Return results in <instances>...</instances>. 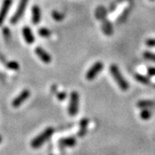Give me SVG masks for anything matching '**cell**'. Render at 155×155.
<instances>
[{"label":"cell","instance_id":"cell-1","mask_svg":"<svg viewBox=\"0 0 155 155\" xmlns=\"http://www.w3.org/2000/svg\"><path fill=\"white\" fill-rule=\"evenodd\" d=\"M110 73L113 78L115 79L116 84H118L119 88L122 90V91H127L128 87H129V84L126 81V79L123 78L117 66L115 65V64H112L110 67Z\"/></svg>","mask_w":155,"mask_h":155},{"label":"cell","instance_id":"cell-2","mask_svg":"<svg viewBox=\"0 0 155 155\" xmlns=\"http://www.w3.org/2000/svg\"><path fill=\"white\" fill-rule=\"evenodd\" d=\"M54 132V129L53 127H48L46 128L42 133H41L39 135H37L35 138L31 141V147L33 148H39L41 146L44 144L45 142L51 138Z\"/></svg>","mask_w":155,"mask_h":155},{"label":"cell","instance_id":"cell-3","mask_svg":"<svg viewBox=\"0 0 155 155\" xmlns=\"http://www.w3.org/2000/svg\"><path fill=\"white\" fill-rule=\"evenodd\" d=\"M78 101H79V96L77 91H72L70 96V102H69V107H68V113L71 116H74L77 115L78 110Z\"/></svg>","mask_w":155,"mask_h":155},{"label":"cell","instance_id":"cell-4","mask_svg":"<svg viewBox=\"0 0 155 155\" xmlns=\"http://www.w3.org/2000/svg\"><path fill=\"white\" fill-rule=\"evenodd\" d=\"M103 68H104V64L102 62H100V61L96 62L94 65L89 69L86 75H85V77H86V78L88 80L94 79L97 76V74L103 70Z\"/></svg>","mask_w":155,"mask_h":155},{"label":"cell","instance_id":"cell-5","mask_svg":"<svg viewBox=\"0 0 155 155\" xmlns=\"http://www.w3.org/2000/svg\"><path fill=\"white\" fill-rule=\"evenodd\" d=\"M28 0H21L20 1V4H19V6L17 8L16 13L14 14V16L11 18V22L12 23L17 22L20 20V18L22 17V15H23V13L25 11V9L27 7V5H28Z\"/></svg>","mask_w":155,"mask_h":155},{"label":"cell","instance_id":"cell-6","mask_svg":"<svg viewBox=\"0 0 155 155\" xmlns=\"http://www.w3.org/2000/svg\"><path fill=\"white\" fill-rule=\"evenodd\" d=\"M29 95H30V92H29L28 90H24V91H22V92L18 95L15 99L13 100V102H12V106L15 107V108L19 107L25 100L28 98V97H29Z\"/></svg>","mask_w":155,"mask_h":155},{"label":"cell","instance_id":"cell-7","mask_svg":"<svg viewBox=\"0 0 155 155\" xmlns=\"http://www.w3.org/2000/svg\"><path fill=\"white\" fill-rule=\"evenodd\" d=\"M11 3H12V0H4V2H3V5L0 10V26L4 23L5 20L7 13L11 5Z\"/></svg>","mask_w":155,"mask_h":155},{"label":"cell","instance_id":"cell-8","mask_svg":"<svg viewBox=\"0 0 155 155\" xmlns=\"http://www.w3.org/2000/svg\"><path fill=\"white\" fill-rule=\"evenodd\" d=\"M76 143H77V140L75 137H67V138H63L59 140V146L61 148L72 147H74Z\"/></svg>","mask_w":155,"mask_h":155},{"label":"cell","instance_id":"cell-9","mask_svg":"<svg viewBox=\"0 0 155 155\" xmlns=\"http://www.w3.org/2000/svg\"><path fill=\"white\" fill-rule=\"evenodd\" d=\"M35 54L39 56V58L41 60V61L45 62V63H50L52 59H51V56L45 51L42 48H35Z\"/></svg>","mask_w":155,"mask_h":155},{"label":"cell","instance_id":"cell-10","mask_svg":"<svg viewBox=\"0 0 155 155\" xmlns=\"http://www.w3.org/2000/svg\"><path fill=\"white\" fill-rule=\"evenodd\" d=\"M22 35H23V37L25 39L26 42L28 44H31L35 41V37L32 33V30L28 27H24L22 28Z\"/></svg>","mask_w":155,"mask_h":155},{"label":"cell","instance_id":"cell-11","mask_svg":"<svg viewBox=\"0 0 155 155\" xmlns=\"http://www.w3.org/2000/svg\"><path fill=\"white\" fill-rule=\"evenodd\" d=\"M41 21V11L38 6L35 5L32 8V22L35 24H37Z\"/></svg>","mask_w":155,"mask_h":155},{"label":"cell","instance_id":"cell-12","mask_svg":"<svg viewBox=\"0 0 155 155\" xmlns=\"http://www.w3.org/2000/svg\"><path fill=\"white\" fill-rule=\"evenodd\" d=\"M88 119H82L81 122H80V129L78 131V135L79 137H83L84 134H86V132H87V126H88Z\"/></svg>","mask_w":155,"mask_h":155},{"label":"cell","instance_id":"cell-13","mask_svg":"<svg viewBox=\"0 0 155 155\" xmlns=\"http://www.w3.org/2000/svg\"><path fill=\"white\" fill-rule=\"evenodd\" d=\"M155 105L154 102L151 101V100H142L137 103V106L140 109H148L153 106Z\"/></svg>","mask_w":155,"mask_h":155},{"label":"cell","instance_id":"cell-14","mask_svg":"<svg viewBox=\"0 0 155 155\" xmlns=\"http://www.w3.org/2000/svg\"><path fill=\"white\" fill-rule=\"evenodd\" d=\"M134 78L135 79L141 84H147L150 83L149 78L147 77H146L144 75H141V74H139V73H136L134 75Z\"/></svg>","mask_w":155,"mask_h":155},{"label":"cell","instance_id":"cell-15","mask_svg":"<svg viewBox=\"0 0 155 155\" xmlns=\"http://www.w3.org/2000/svg\"><path fill=\"white\" fill-rule=\"evenodd\" d=\"M140 116L143 120H148L152 116V112L149 109H142V110L140 113Z\"/></svg>","mask_w":155,"mask_h":155},{"label":"cell","instance_id":"cell-16","mask_svg":"<svg viewBox=\"0 0 155 155\" xmlns=\"http://www.w3.org/2000/svg\"><path fill=\"white\" fill-rule=\"evenodd\" d=\"M143 57L146 60L155 62V54H153V53H151V52H148V51H145L143 53Z\"/></svg>","mask_w":155,"mask_h":155},{"label":"cell","instance_id":"cell-17","mask_svg":"<svg viewBox=\"0 0 155 155\" xmlns=\"http://www.w3.org/2000/svg\"><path fill=\"white\" fill-rule=\"evenodd\" d=\"M52 16H53V18L55 21H61V20L64 19V15L61 12H59V11H54L52 12Z\"/></svg>","mask_w":155,"mask_h":155},{"label":"cell","instance_id":"cell-18","mask_svg":"<svg viewBox=\"0 0 155 155\" xmlns=\"http://www.w3.org/2000/svg\"><path fill=\"white\" fill-rule=\"evenodd\" d=\"M39 35L42 37H48L51 35V31L46 28H41L39 29Z\"/></svg>","mask_w":155,"mask_h":155},{"label":"cell","instance_id":"cell-19","mask_svg":"<svg viewBox=\"0 0 155 155\" xmlns=\"http://www.w3.org/2000/svg\"><path fill=\"white\" fill-rule=\"evenodd\" d=\"M7 67L8 68H11L12 70H17L19 68V65L17 62H15V61H11L9 63H7Z\"/></svg>","mask_w":155,"mask_h":155},{"label":"cell","instance_id":"cell-20","mask_svg":"<svg viewBox=\"0 0 155 155\" xmlns=\"http://www.w3.org/2000/svg\"><path fill=\"white\" fill-rule=\"evenodd\" d=\"M146 44L150 48H155V39H148L146 41Z\"/></svg>","mask_w":155,"mask_h":155},{"label":"cell","instance_id":"cell-21","mask_svg":"<svg viewBox=\"0 0 155 155\" xmlns=\"http://www.w3.org/2000/svg\"><path fill=\"white\" fill-rule=\"evenodd\" d=\"M147 73L149 76H155V67H149L147 69Z\"/></svg>","mask_w":155,"mask_h":155},{"label":"cell","instance_id":"cell-22","mask_svg":"<svg viewBox=\"0 0 155 155\" xmlns=\"http://www.w3.org/2000/svg\"><path fill=\"white\" fill-rule=\"evenodd\" d=\"M57 97L61 101H62V100H64L67 97V93L66 92H60L59 94L57 95Z\"/></svg>","mask_w":155,"mask_h":155},{"label":"cell","instance_id":"cell-23","mask_svg":"<svg viewBox=\"0 0 155 155\" xmlns=\"http://www.w3.org/2000/svg\"><path fill=\"white\" fill-rule=\"evenodd\" d=\"M3 31H4V30H3ZM4 34H5V35L6 38H9V36H10V31H9V29H8V28H5Z\"/></svg>","mask_w":155,"mask_h":155},{"label":"cell","instance_id":"cell-24","mask_svg":"<svg viewBox=\"0 0 155 155\" xmlns=\"http://www.w3.org/2000/svg\"><path fill=\"white\" fill-rule=\"evenodd\" d=\"M1 141H2V137H1V135H0V143H1Z\"/></svg>","mask_w":155,"mask_h":155},{"label":"cell","instance_id":"cell-25","mask_svg":"<svg viewBox=\"0 0 155 155\" xmlns=\"http://www.w3.org/2000/svg\"><path fill=\"white\" fill-rule=\"evenodd\" d=\"M153 87H154V88H155V84H153Z\"/></svg>","mask_w":155,"mask_h":155},{"label":"cell","instance_id":"cell-26","mask_svg":"<svg viewBox=\"0 0 155 155\" xmlns=\"http://www.w3.org/2000/svg\"><path fill=\"white\" fill-rule=\"evenodd\" d=\"M50 155H54V154H50Z\"/></svg>","mask_w":155,"mask_h":155},{"label":"cell","instance_id":"cell-27","mask_svg":"<svg viewBox=\"0 0 155 155\" xmlns=\"http://www.w3.org/2000/svg\"><path fill=\"white\" fill-rule=\"evenodd\" d=\"M152 1H153V0H152Z\"/></svg>","mask_w":155,"mask_h":155}]
</instances>
